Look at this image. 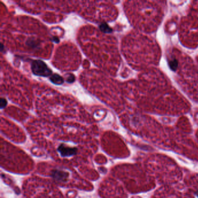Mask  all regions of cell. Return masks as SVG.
I'll list each match as a JSON object with an SVG mask.
<instances>
[{"mask_svg": "<svg viewBox=\"0 0 198 198\" xmlns=\"http://www.w3.org/2000/svg\"><path fill=\"white\" fill-rule=\"evenodd\" d=\"M31 69L33 73L41 77H48L52 73L47 64L41 60H34L32 62Z\"/></svg>", "mask_w": 198, "mask_h": 198, "instance_id": "1", "label": "cell"}, {"mask_svg": "<svg viewBox=\"0 0 198 198\" xmlns=\"http://www.w3.org/2000/svg\"><path fill=\"white\" fill-rule=\"evenodd\" d=\"M52 177L58 181L65 182L69 177V173L64 171L55 170L52 171Z\"/></svg>", "mask_w": 198, "mask_h": 198, "instance_id": "2", "label": "cell"}, {"mask_svg": "<svg viewBox=\"0 0 198 198\" xmlns=\"http://www.w3.org/2000/svg\"><path fill=\"white\" fill-rule=\"evenodd\" d=\"M58 150L62 156H69L75 154L77 149L76 148L68 147L63 144H61L58 148Z\"/></svg>", "mask_w": 198, "mask_h": 198, "instance_id": "3", "label": "cell"}, {"mask_svg": "<svg viewBox=\"0 0 198 198\" xmlns=\"http://www.w3.org/2000/svg\"><path fill=\"white\" fill-rule=\"evenodd\" d=\"M50 81L56 84V85H61L62 84L64 81L65 80L64 79L61 77L60 76H59L58 74H52L51 77H50Z\"/></svg>", "mask_w": 198, "mask_h": 198, "instance_id": "4", "label": "cell"}, {"mask_svg": "<svg viewBox=\"0 0 198 198\" xmlns=\"http://www.w3.org/2000/svg\"><path fill=\"white\" fill-rule=\"evenodd\" d=\"M99 27L100 31L104 33H110L113 31L112 29L105 22L102 23L99 25Z\"/></svg>", "mask_w": 198, "mask_h": 198, "instance_id": "5", "label": "cell"}, {"mask_svg": "<svg viewBox=\"0 0 198 198\" xmlns=\"http://www.w3.org/2000/svg\"><path fill=\"white\" fill-rule=\"evenodd\" d=\"M169 65H170V67L171 70H176V69L177 68V66H178V62L176 59H173L170 60V61L169 62Z\"/></svg>", "mask_w": 198, "mask_h": 198, "instance_id": "6", "label": "cell"}, {"mask_svg": "<svg viewBox=\"0 0 198 198\" xmlns=\"http://www.w3.org/2000/svg\"><path fill=\"white\" fill-rule=\"evenodd\" d=\"M65 80L68 83H73L75 81V76L73 74H67Z\"/></svg>", "mask_w": 198, "mask_h": 198, "instance_id": "7", "label": "cell"}, {"mask_svg": "<svg viewBox=\"0 0 198 198\" xmlns=\"http://www.w3.org/2000/svg\"><path fill=\"white\" fill-rule=\"evenodd\" d=\"M8 104V102L6 100V99L3 98H1V100H0V107L1 109L5 108L6 107V106Z\"/></svg>", "mask_w": 198, "mask_h": 198, "instance_id": "8", "label": "cell"}, {"mask_svg": "<svg viewBox=\"0 0 198 198\" xmlns=\"http://www.w3.org/2000/svg\"><path fill=\"white\" fill-rule=\"evenodd\" d=\"M27 44L29 45V46H33V47H34V46H37V44L36 43V41H34V40H33L32 39H29L27 41Z\"/></svg>", "mask_w": 198, "mask_h": 198, "instance_id": "9", "label": "cell"}, {"mask_svg": "<svg viewBox=\"0 0 198 198\" xmlns=\"http://www.w3.org/2000/svg\"><path fill=\"white\" fill-rule=\"evenodd\" d=\"M52 40L53 41H54L55 43H59V39L58 37H53L52 38Z\"/></svg>", "mask_w": 198, "mask_h": 198, "instance_id": "10", "label": "cell"}, {"mask_svg": "<svg viewBox=\"0 0 198 198\" xmlns=\"http://www.w3.org/2000/svg\"><path fill=\"white\" fill-rule=\"evenodd\" d=\"M1 51L2 52V51H3V49H4V46H3L2 44H1Z\"/></svg>", "mask_w": 198, "mask_h": 198, "instance_id": "11", "label": "cell"}]
</instances>
